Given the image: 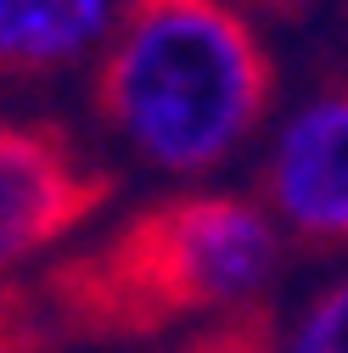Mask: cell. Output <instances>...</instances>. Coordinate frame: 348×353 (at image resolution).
<instances>
[{"label": "cell", "mask_w": 348, "mask_h": 353, "mask_svg": "<svg viewBox=\"0 0 348 353\" xmlns=\"http://www.w3.org/2000/svg\"><path fill=\"white\" fill-rule=\"evenodd\" d=\"M276 353H348V270L320 281L298 314L276 325Z\"/></svg>", "instance_id": "obj_6"}, {"label": "cell", "mask_w": 348, "mask_h": 353, "mask_svg": "<svg viewBox=\"0 0 348 353\" xmlns=\"http://www.w3.org/2000/svg\"><path fill=\"white\" fill-rule=\"evenodd\" d=\"M90 73L102 135L174 185H208L276 112V51L236 0H118Z\"/></svg>", "instance_id": "obj_2"}, {"label": "cell", "mask_w": 348, "mask_h": 353, "mask_svg": "<svg viewBox=\"0 0 348 353\" xmlns=\"http://www.w3.org/2000/svg\"><path fill=\"white\" fill-rule=\"evenodd\" d=\"M113 196V174L51 118L0 112V281L68 252Z\"/></svg>", "instance_id": "obj_3"}, {"label": "cell", "mask_w": 348, "mask_h": 353, "mask_svg": "<svg viewBox=\"0 0 348 353\" xmlns=\"http://www.w3.org/2000/svg\"><path fill=\"white\" fill-rule=\"evenodd\" d=\"M118 0H0V84H57L96 62Z\"/></svg>", "instance_id": "obj_5"}, {"label": "cell", "mask_w": 348, "mask_h": 353, "mask_svg": "<svg viewBox=\"0 0 348 353\" xmlns=\"http://www.w3.org/2000/svg\"><path fill=\"white\" fill-rule=\"evenodd\" d=\"M157 353H276V320H270V308H253V314L202 325L191 336H174Z\"/></svg>", "instance_id": "obj_7"}, {"label": "cell", "mask_w": 348, "mask_h": 353, "mask_svg": "<svg viewBox=\"0 0 348 353\" xmlns=\"http://www.w3.org/2000/svg\"><path fill=\"white\" fill-rule=\"evenodd\" d=\"M57 325L46 314V303H28L23 292H12V281H0V353H51Z\"/></svg>", "instance_id": "obj_8"}, {"label": "cell", "mask_w": 348, "mask_h": 353, "mask_svg": "<svg viewBox=\"0 0 348 353\" xmlns=\"http://www.w3.org/2000/svg\"><path fill=\"white\" fill-rule=\"evenodd\" d=\"M236 6H247L253 17H264V12H292V6H303V0H236Z\"/></svg>", "instance_id": "obj_9"}, {"label": "cell", "mask_w": 348, "mask_h": 353, "mask_svg": "<svg viewBox=\"0 0 348 353\" xmlns=\"http://www.w3.org/2000/svg\"><path fill=\"white\" fill-rule=\"evenodd\" d=\"M287 241L253 191L180 185L68 247L39 303L62 342L157 347L264 308Z\"/></svg>", "instance_id": "obj_1"}, {"label": "cell", "mask_w": 348, "mask_h": 353, "mask_svg": "<svg viewBox=\"0 0 348 353\" xmlns=\"http://www.w3.org/2000/svg\"><path fill=\"white\" fill-rule=\"evenodd\" d=\"M253 196L287 247L348 252V84H320L270 123Z\"/></svg>", "instance_id": "obj_4"}]
</instances>
